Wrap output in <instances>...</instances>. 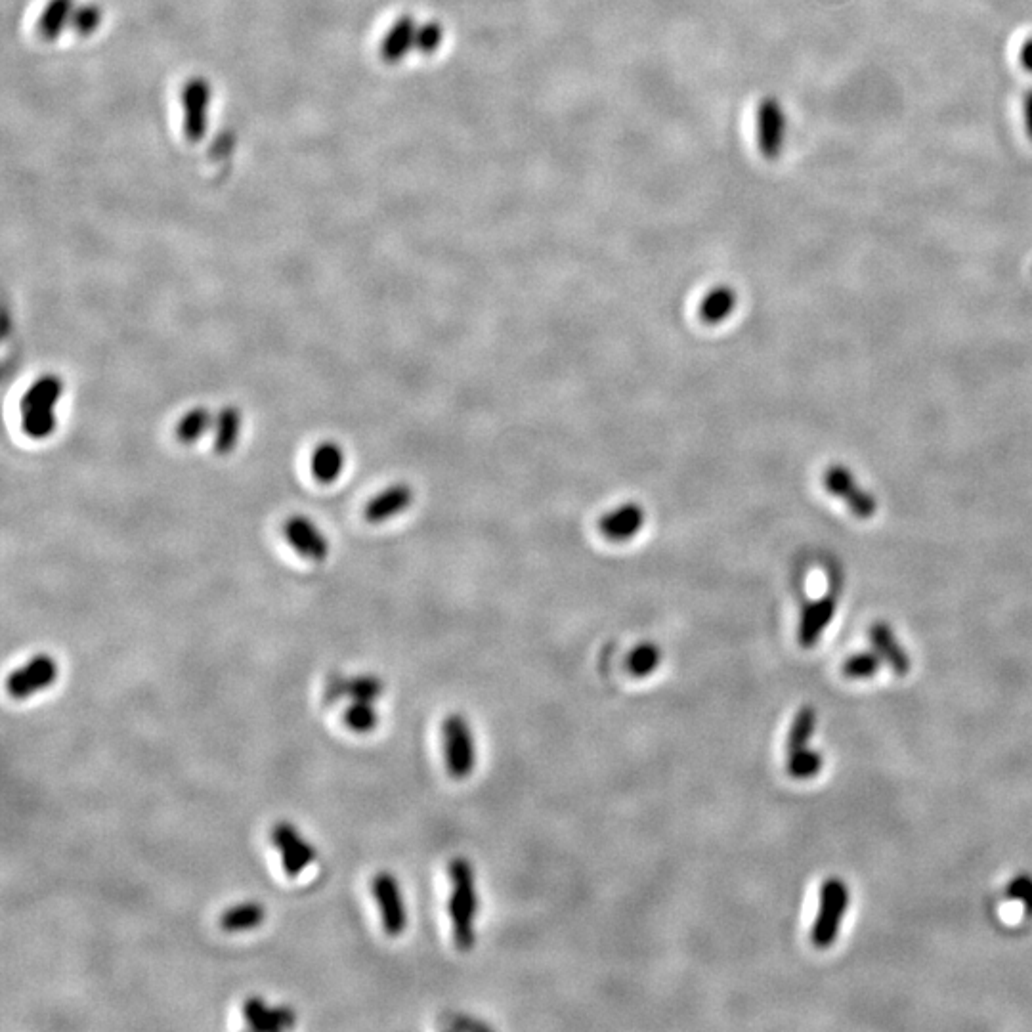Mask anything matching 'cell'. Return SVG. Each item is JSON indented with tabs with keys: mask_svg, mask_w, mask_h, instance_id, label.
I'll return each instance as SVG.
<instances>
[{
	"mask_svg": "<svg viewBox=\"0 0 1032 1032\" xmlns=\"http://www.w3.org/2000/svg\"><path fill=\"white\" fill-rule=\"evenodd\" d=\"M662 664V650L654 643H643L635 646L633 652L627 656L625 667L633 677H648L654 673Z\"/></svg>",
	"mask_w": 1032,
	"mask_h": 1032,
	"instance_id": "cell-26",
	"label": "cell"
},
{
	"mask_svg": "<svg viewBox=\"0 0 1032 1032\" xmlns=\"http://www.w3.org/2000/svg\"><path fill=\"white\" fill-rule=\"evenodd\" d=\"M283 534L291 543V547L297 549L306 559L323 562L329 555V541L318 530V526L306 516H291L283 526Z\"/></svg>",
	"mask_w": 1032,
	"mask_h": 1032,
	"instance_id": "cell-11",
	"label": "cell"
},
{
	"mask_svg": "<svg viewBox=\"0 0 1032 1032\" xmlns=\"http://www.w3.org/2000/svg\"><path fill=\"white\" fill-rule=\"evenodd\" d=\"M736 302L738 299L731 287H725V285L715 287L700 302L698 316L702 322L708 323V325H717V323L731 318V314L736 308Z\"/></svg>",
	"mask_w": 1032,
	"mask_h": 1032,
	"instance_id": "cell-19",
	"label": "cell"
},
{
	"mask_svg": "<svg viewBox=\"0 0 1032 1032\" xmlns=\"http://www.w3.org/2000/svg\"><path fill=\"white\" fill-rule=\"evenodd\" d=\"M344 467L343 448L335 442H323L312 455V473L320 484H333Z\"/></svg>",
	"mask_w": 1032,
	"mask_h": 1032,
	"instance_id": "cell-20",
	"label": "cell"
},
{
	"mask_svg": "<svg viewBox=\"0 0 1032 1032\" xmlns=\"http://www.w3.org/2000/svg\"><path fill=\"white\" fill-rule=\"evenodd\" d=\"M413 503V490L408 484H394L387 490L375 495L364 509L367 522L379 524L387 522L394 516L402 515Z\"/></svg>",
	"mask_w": 1032,
	"mask_h": 1032,
	"instance_id": "cell-15",
	"label": "cell"
},
{
	"mask_svg": "<svg viewBox=\"0 0 1032 1032\" xmlns=\"http://www.w3.org/2000/svg\"><path fill=\"white\" fill-rule=\"evenodd\" d=\"M868 641H870V645L874 646V650L880 654L883 664L891 667L893 673H897L901 677L908 675L910 666H912L910 664V656L906 654L904 646L897 641V637H895V633H893V629L889 625L882 624V622L872 625L868 629Z\"/></svg>",
	"mask_w": 1032,
	"mask_h": 1032,
	"instance_id": "cell-16",
	"label": "cell"
},
{
	"mask_svg": "<svg viewBox=\"0 0 1032 1032\" xmlns=\"http://www.w3.org/2000/svg\"><path fill=\"white\" fill-rule=\"evenodd\" d=\"M645 509L637 503H624L599 520V530L608 541H629L645 526Z\"/></svg>",
	"mask_w": 1032,
	"mask_h": 1032,
	"instance_id": "cell-13",
	"label": "cell"
},
{
	"mask_svg": "<svg viewBox=\"0 0 1032 1032\" xmlns=\"http://www.w3.org/2000/svg\"><path fill=\"white\" fill-rule=\"evenodd\" d=\"M786 140V113L782 104L767 96L757 108V146L763 157L774 161L782 155Z\"/></svg>",
	"mask_w": 1032,
	"mask_h": 1032,
	"instance_id": "cell-10",
	"label": "cell"
},
{
	"mask_svg": "<svg viewBox=\"0 0 1032 1032\" xmlns=\"http://www.w3.org/2000/svg\"><path fill=\"white\" fill-rule=\"evenodd\" d=\"M822 767H824V757L817 750L803 748V750L788 753L786 771L796 780L815 778L822 771Z\"/></svg>",
	"mask_w": 1032,
	"mask_h": 1032,
	"instance_id": "cell-27",
	"label": "cell"
},
{
	"mask_svg": "<svg viewBox=\"0 0 1032 1032\" xmlns=\"http://www.w3.org/2000/svg\"><path fill=\"white\" fill-rule=\"evenodd\" d=\"M385 692V683L375 675H356L348 679V698L375 702Z\"/></svg>",
	"mask_w": 1032,
	"mask_h": 1032,
	"instance_id": "cell-29",
	"label": "cell"
},
{
	"mask_svg": "<svg viewBox=\"0 0 1032 1032\" xmlns=\"http://www.w3.org/2000/svg\"><path fill=\"white\" fill-rule=\"evenodd\" d=\"M442 742L446 769L455 780H465L476 767V744L473 732L463 715L453 713L442 723Z\"/></svg>",
	"mask_w": 1032,
	"mask_h": 1032,
	"instance_id": "cell-4",
	"label": "cell"
},
{
	"mask_svg": "<svg viewBox=\"0 0 1032 1032\" xmlns=\"http://www.w3.org/2000/svg\"><path fill=\"white\" fill-rule=\"evenodd\" d=\"M452 897H450V920H452L453 941L463 952L471 950L476 943V876L467 859H453L450 864Z\"/></svg>",
	"mask_w": 1032,
	"mask_h": 1032,
	"instance_id": "cell-1",
	"label": "cell"
},
{
	"mask_svg": "<svg viewBox=\"0 0 1032 1032\" xmlns=\"http://www.w3.org/2000/svg\"><path fill=\"white\" fill-rule=\"evenodd\" d=\"M371 889L379 906L385 933L388 937H400L408 927V910L400 883L390 872H379L373 878Z\"/></svg>",
	"mask_w": 1032,
	"mask_h": 1032,
	"instance_id": "cell-6",
	"label": "cell"
},
{
	"mask_svg": "<svg viewBox=\"0 0 1032 1032\" xmlns=\"http://www.w3.org/2000/svg\"><path fill=\"white\" fill-rule=\"evenodd\" d=\"M243 1019L251 1031L257 1032H278L283 1029H291L297 1023V1013L291 1008L278 1006L268 1008L262 998L251 996L243 1002Z\"/></svg>",
	"mask_w": 1032,
	"mask_h": 1032,
	"instance_id": "cell-12",
	"label": "cell"
},
{
	"mask_svg": "<svg viewBox=\"0 0 1032 1032\" xmlns=\"http://www.w3.org/2000/svg\"><path fill=\"white\" fill-rule=\"evenodd\" d=\"M817 719V710L813 706H805L797 711L790 732H788V740H786L788 753L807 748V744L811 742L813 734L817 731Z\"/></svg>",
	"mask_w": 1032,
	"mask_h": 1032,
	"instance_id": "cell-24",
	"label": "cell"
},
{
	"mask_svg": "<svg viewBox=\"0 0 1032 1032\" xmlns=\"http://www.w3.org/2000/svg\"><path fill=\"white\" fill-rule=\"evenodd\" d=\"M102 18H104V12L98 4H79L73 12V20H71V29L77 31L79 35H92L98 31V27L102 25Z\"/></svg>",
	"mask_w": 1032,
	"mask_h": 1032,
	"instance_id": "cell-30",
	"label": "cell"
},
{
	"mask_svg": "<svg viewBox=\"0 0 1032 1032\" xmlns=\"http://www.w3.org/2000/svg\"><path fill=\"white\" fill-rule=\"evenodd\" d=\"M849 906V889L839 878H830L820 887V904L811 941L817 948H830L836 943L839 927Z\"/></svg>",
	"mask_w": 1032,
	"mask_h": 1032,
	"instance_id": "cell-3",
	"label": "cell"
},
{
	"mask_svg": "<svg viewBox=\"0 0 1032 1032\" xmlns=\"http://www.w3.org/2000/svg\"><path fill=\"white\" fill-rule=\"evenodd\" d=\"M343 721L346 729L358 734L373 732L379 725V713L375 710L373 702L364 700H352L343 711Z\"/></svg>",
	"mask_w": 1032,
	"mask_h": 1032,
	"instance_id": "cell-25",
	"label": "cell"
},
{
	"mask_svg": "<svg viewBox=\"0 0 1032 1032\" xmlns=\"http://www.w3.org/2000/svg\"><path fill=\"white\" fill-rule=\"evenodd\" d=\"M836 614V599L834 597H822L815 602H809L803 608L799 629H797V641L803 648H811L817 645L824 633V629L832 624Z\"/></svg>",
	"mask_w": 1032,
	"mask_h": 1032,
	"instance_id": "cell-14",
	"label": "cell"
},
{
	"mask_svg": "<svg viewBox=\"0 0 1032 1032\" xmlns=\"http://www.w3.org/2000/svg\"><path fill=\"white\" fill-rule=\"evenodd\" d=\"M344 696H348V679L341 673H333L325 683L323 702H325V706H335L343 700Z\"/></svg>",
	"mask_w": 1032,
	"mask_h": 1032,
	"instance_id": "cell-33",
	"label": "cell"
},
{
	"mask_svg": "<svg viewBox=\"0 0 1032 1032\" xmlns=\"http://www.w3.org/2000/svg\"><path fill=\"white\" fill-rule=\"evenodd\" d=\"M64 392V381L58 375L37 379L22 400V427L35 440L48 438L56 429V404Z\"/></svg>",
	"mask_w": 1032,
	"mask_h": 1032,
	"instance_id": "cell-2",
	"label": "cell"
},
{
	"mask_svg": "<svg viewBox=\"0 0 1032 1032\" xmlns=\"http://www.w3.org/2000/svg\"><path fill=\"white\" fill-rule=\"evenodd\" d=\"M270 839L280 851L281 866L289 878L301 876L304 868L316 860L314 845L302 838L291 822H278L270 832Z\"/></svg>",
	"mask_w": 1032,
	"mask_h": 1032,
	"instance_id": "cell-9",
	"label": "cell"
},
{
	"mask_svg": "<svg viewBox=\"0 0 1032 1032\" xmlns=\"http://www.w3.org/2000/svg\"><path fill=\"white\" fill-rule=\"evenodd\" d=\"M1019 60H1021V65H1023L1027 71H1031L1032 73V37L1029 41H1025L1023 46H1021V50H1019Z\"/></svg>",
	"mask_w": 1032,
	"mask_h": 1032,
	"instance_id": "cell-34",
	"label": "cell"
},
{
	"mask_svg": "<svg viewBox=\"0 0 1032 1032\" xmlns=\"http://www.w3.org/2000/svg\"><path fill=\"white\" fill-rule=\"evenodd\" d=\"M241 430V411L236 406H228L216 415L215 421V452L218 455H228L236 448Z\"/></svg>",
	"mask_w": 1032,
	"mask_h": 1032,
	"instance_id": "cell-22",
	"label": "cell"
},
{
	"mask_svg": "<svg viewBox=\"0 0 1032 1032\" xmlns=\"http://www.w3.org/2000/svg\"><path fill=\"white\" fill-rule=\"evenodd\" d=\"M417 22L411 16L398 18L394 25L388 29L383 43H381V58L388 64L402 62L411 50H415V35H417Z\"/></svg>",
	"mask_w": 1032,
	"mask_h": 1032,
	"instance_id": "cell-17",
	"label": "cell"
},
{
	"mask_svg": "<svg viewBox=\"0 0 1032 1032\" xmlns=\"http://www.w3.org/2000/svg\"><path fill=\"white\" fill-rule=\"evenodd\" d=\"M216 417L207 408H195L186 413L178 427H176V438L182 444H194L203 434L215 425Z\"/></svg>",
	"mask_w": 1032,
	"mask_h": 1032,
	"instance_id": "cell-23",
	"label": "cell"
},
{
	"mask_svg": "<svg viewBox=\"0 0 1032 1032\" xmlns=\"http://www.w3.org/2000/svg\"><path fill=\"white\" fill-rule=\"evenodd\" d=\"M58 673V664L50 654H37L8 675L6 690L14 700H27L44 688L52 687Z\"/></svg>",
	"mask_w": 1032,
	"mask_h": 1032,
	"instance_id": "cell-5",
	"label": "cell"
},
{
	"mask_svg": "<svg viewBox=\"0 0 1032 1032\" xmlns=\"http://www.w3.org/2000/svg\"><path fill=\"white\" fill-rule=\"evenodd\" d=\"M882 666L883 660L876 650L874 652H860V654H853L851 658H847L843 662L841 673L847 679H868V677L878 675Z\"/></svg>",
	"mask_w": 1032,
	"mask_h": 1032,
	"instance_id": "cell-28",
	"label": "cell"
},
{
	"mask_svg": "<svg viewBox=\"0 0 1032 1032\" xmlns=\"http://www.w3.org/2000/svg\"><path fill=\"white\" fill-rule=\"evenodd\" d=\"M1023 111H1025V125H1027V134L1032 140V90L1027 92L1025 96V102H1023Z\"/></svg>",
	"mask_w": 1032,
	"mask_h": 1032,
	"instance_id": "cell-35",
	"label": "cell"
},
{
	"mask_svg": "<svg viewBox=\"0 0 1032 1032\" xmlns=\"http://www.w3.org/2000/svg\"><path fill=\"white\" fill-rule=\"evenodd\" d=\"M444 41V27L438 22H427L417 27L415 50L423 54H432L440 48Z\"/></svg>",
	"mask_w": 1032,
	"mask_h": 1032,
	"instance_id": "cell-31",
	"label": "cell"
},
{
	"mask_svg": "<svg viewBox=\"0 0 1032 1032\" xmlns=\"http://www.w3.org/2000/svg\"><path fill=\"white\" fill-rule=\"evenodd\" d=\"M75 8H77L75 0H48L43 14L39 18L41 37L46 41L58 39L67 27H71Z\"/></svg>",
	"mask_w": 1032,
	"mask_h": 1032,
	"instance_id": "cell-18",
	"label": "cell"
},
{
	"mask_svg": "<svg viewBox=\"0 0 1032 1032\" xmlns=\"http://www.w3.org/2000/svg\"><path fill=\"white\" fill-rule=\"evenodd\" d=\"M264 918H266V910L262 904L253 903V901L239 903L224 910V914L220 916V927L226 933L251 931V929H257L258 925L264 922Z\"/></svg>",
	"mask_w": 1032,
	"mask_h": 1032,
	"instance_id": "cell-21",
	"label": "cell"
},
{
	"mask_svg": "<svg viewBox=\"0 0 1032 1032\" xmlns=\"http://www.w3.org/2000/svg\"><path fill=\"white\" fill-rule=\"evenodd\" d=\"M213 100V90L205 79H190L182 92L180 102L184 108V134L190 142H201L207 134L209 125V106Z\"/></svg>",
	"mask_w": 1032,
	"mask_h": 1032,
	"instance_id": "cell-7",
	"label": "cell"
},
{
	"mask_svg": "<svg viewBox=\"0 0 1032 1032\" xmlns=\"http://www.w3.org/2000/svg\"><path fill=\"white\" fill-rule=\"evenodd\" d=\"M1006 899L1021 904L1025 908V912L1032 916V876L1029 874L1015 876L1006 887Z\"/></svg>",
	"mask_w": 1032,
	"mask_h": 1032,
	"instance_id": "cell-32",
	"label": "cell"
},
{
	"mask_svg": "<svg viewBox=\"0 0 1032 1032\" xmlns=\"http://www.w3.org/2000/svg\"><path fill=\"white\" fill-rule=\"evenodd\" d=\"M822 482L830 494L836 495L849 507L851 515L857 516L860 520H868L876 515L878 503H876L874 495L864 492L857 484V480L853 478V474L849 473L845 467L832 465L822 476Z\"/></svg>",
	"mask_w": 1032,
	"mask_h": 1032,
	"instance_id": "cell-8",
	"label": "cell"
}]
</instances>
